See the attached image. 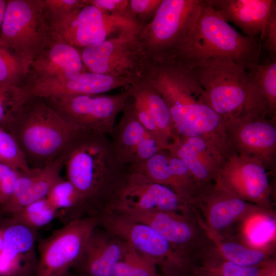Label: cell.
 I'll return each mask as SVG.
<instances>
[{
	"instance_id": "1",
	"label": "cell",
	"mask_w": 276,
	"mask_h": 276,
	"mask_svg": "<svg viewBox=\"0 0 276 276\" xmlns=\"http://www.w3.org/2000/svg\"><path fill=\"white\" fill-rule=\"evenodd\" d=\"M147 79L165 101L179 137H217L223 120L212 109L193 70L185 64L154 63Z\"/></svg>"
},
{
	"instance_id": "2",
	"label": "cell",
	"mask_w": 276,
	"mask_h": 276,
	"mask_svg": "<svg viewBox=\"0 0 276 276\" xmlns=\"http://www.w3.org/2000/svg\"><path fill=\"white\" fill-rule=\"evenodd\" d=\"M67 179L84 198L88 216L96 217L112 200L128 171L112 151L107 135L81 128L66 153Z\"/></svg>"
},
{
	"instance_id": "3",
	"label": "cell",
	"mask_w": 276,
	"mask_h": 276,
	"mask_svg": "<svg viewBox=\"0 0 276 276\" xmlns=\"http://www.w3.org/2000/svg\"><path fill=\"white\" fill-rule=\"evenodd\" d=\"M81 129L67 123L42 98L31 97L6 130L16 140L28 166L39 168L65 155Z\"/></svg>"
},
{
	"instance_id": "4",
	"label": "cell",
	"mask_w": 276,
	"mask_h": 276,
	"mask_svg": "<svg viewBox=\"0 0 276 276\" xmlns=\"http://www.w3.org/2000/svg\"><path fill=\"white\" fill-rule=\"evenodd\" d=\"M260 49L256 37L238 32L204 0L194 26L171 63L192 66L203 60L220 58L247 68L258 63Z\"/></svg>"
},
{
	"instance_id": "5",
	"label": "cell",
	"mask_w": 276,
	"mask_h": 276,
	"mask_svg": "<svg viewBox=\"0 0 276 276\" xmlns=\"http://www.w3.org/2000/svg\"><path fill=\"white\" fill-rule=\"evenodd\" d=\"M202 0H163L153 19L137 33L154 63H171L194 26Z\"/></svg>"
},
{
	"instance_id": "6",
	"label": "cell",
	"mask_w": 276,
	"mask_h": 276,
	"mask_svg": "<svg viewBox=\"0 0 276 276\" xmlns=\"http://www.w3.org/2000/svg\"><path fill=\"white\" fill-rule=\"evenodd\" d=\"M52 34L80 50L139 30L132 16L113 14L88 4L60 14H46Z\"/></svg>"
},
{
	"instance_id": "7",
	"label": "cell",
	"mask_w": 276,
	"mask_h": 276,
	"mask_svg": "<svg viewBox=\"0 0 276 276\" xmlns=\"http://www.w3.org/2000/svg\"><path fill=\"white\" fill-rule=\"evenodd\" d=\"M110 234L154 261L165 276H192L193 264L178 253L168 241L147 224L104 208L96 217Z\"/></svg>"
},
{
	"instance_id": "8",
	"label": "cell",
	"mask_w": 276,
	"mask_h": 276,
	"mask_svg": "<svg viewBox=\"0 0 276 276\" xmlns=\"http://www.w3.org/2000/svg\"><path fill=\"white\" fill-rule=\"evenodd\" d=\"M138 30L123 33L79 50L86 69L135 81L147 78L154 62L138 39Z\"/></svg>"
},
{
	"instance_id": "9",
	"label": "cell",
	"mask_w": 276,
	"mask_h": 276,
	"mask_svg": "<svg viewBox=\"0 0 276 276\" xmlns=\"http://www.w3.org/2000/svg\"><path fill=\"white\" fill-rule=\"evenodd\" d=\"M190 67L206 93L211 107L224 122L241 114L248 84L245 66L216 58L201 61Z\"/></svg>"
},
{
	"instance_id": "10",
	"label": "cell",
	"mask_w": 276,
	"mask_h": 276,
	"mask_svg": "<svg viewBox=\"0 0 276 276\" xmlns=\"http://www.w3.org/2000/svg\"><path fill=\"white\" fill-rule=\"evenodd\" d=\"M106 208L135 221L151 227L174 249L193 265V258L204 251L210 240L202 221L192 212L143 211L109 205Z\"/></svg>"
},
{
	"instance_id": "11",
	"label": "cell",
	"mask_w": 276,
	"mask_h": 276,
	"mask_svg": "<svg viewBox=\"0 0 276 276\" xmlns=\"http://www.w3.org/2000/svg\"><path fill=\"white\" fill-rule=\"evenodd\" d=\"M52 36L43 0H7L1 41L32 61Z\"/></svg>"
},
{
	"instance_id": "12",
	"label": "cell",
	"mask_w": 276,
	"mask_h": 276,
	"mask_svg": "<svg viewBox=\"0 0 276 276\" xmlns=\"http://www.w3.org/2000/svg\"><path fill=\"white\" fill-rule=\"evenodd\" d=\"M130 97L129 87L111 95H81L42 98L69 124L111 136L118 114Z\"/></svg>"
},
{
	"instance_id": "13",
	"label": "cell",
	"mask_w": 276,
	"mask_h": 276,
	"mask_svg": "<svg viewBox=\"0 0 276 276\" xmlns=\"http://www.w3.org/2000/svg\"><path fill=\"white\" fill-rule=\"evenodd\" d=\"M97 225L96 217H82L65 224L41 240L35 276L67 275L80 258Z\"/></svg>"
},
{
	"instance_id": "14",
	"label": "cell",
	"mask_w": 276,
	"mask_h": 276,
	"mask_svg": "<svg viewBox=\"0 0 276 276\" xmlns=\"http://www.w3.org/2000/svg\"><path fill=\"white\" fill-rule=\"evenodd\" d=\"M230 145L239 155L261 161L268 170L276 162L275 118L239 116L224 122Z\"/></svg>"
},
{
	"instance_id": "15",
	"label": "cell",
	"mask_w": 276,
	"mask_h": 276,
	"mask_svg": "<svg viewBox=\"0 0 276 276\" xmlns=\"http://www.w3.org/2000/svg\"><path fill=\"white\" fill-rule=\"evenodd\" d=\"M108 205L143 211L178 213L193 211V206L170 188L128 169Z\"/></svg>"
},
{
	"instance_id": "16",
	"label": "cell",
	"mask_w": 276,
	"mask_h": 276,
	"mask_svg": "<svg viewBox=\"0 0 276 276\" xmlns=\"http://www.w3.org/2000/svg\"><path fill=\"white\" fill-rule=\"evenodd\" d=\"M215 182L245 201L270 208L268 170L258 159L233 154L226 159Z\"/></svg>"
},
{
	"instance_id": "17",
	"label": "cell",
	"mask_w": 276,
	"mask_h": 276,
	"mask_svg": "<svg viewBox=\"0 0 276 276\" xmlns=\"http://www.w3.org/2000/svg\"><path fill=\"white\" fill-rule=\"evenodd\" d=\"M86 71L80 51L52 35L32 60L25 83L72 80Z\"/></svg>"
},
{
	"instance_id": "18",
	"label": "cell",
	"mask_w": 276,
	"mask_h": 276,
	"mask_svg": "<svg viewBox=\"0 0 276 276\" xmlns=\"http://www.w3.org/2000/svg\"><path fill=\"white\" fill-rule=\"evenodd\" d=\"M196 206L204 212L205 229L215 236L237 220L268 210L238 197L216 182L207 188Z\"/></svg>"
},
{
	"instance_id": "19",
	"label": "cell",
	"mask_w": 276,
	"mask_h": 276,
	"mask_svg": "<svg viewBox=\"0 0 276 276\" xmlns=\"http://www.w3.org/2000/svg\"><path fill=\"white\" fill-rule=\"evenodd\" d=\"M8 220L2 228L4 246L0 254V276H35L38 257L35 251L37 233Z\"/></svg>"
},
{
	"instance_id": "20",
	"label": "cell",
	"mask_w": 276,
	"mask_h": 276,
	"mask_svg": "<svg viewBox=\"0 0 276 276\" xmlns=\"http://www.w3.org/2000/svg\"><path fill=\"white\" fill-rule=\"evenodd\" d=\"M135 80L86 71L74 79L64 81L27 83L24 87L29 97L45 98L81 95H101L127 88Z\"/></svg>"
},
{
	"instance_id": "21",
	"label": "cell",
	"mask_w": 276,
	"mask_h": 276,
	"mask_svg": "<svg viewBox=\"0 0 276 276\" xmlns=\"http://www.w3.org/2000/svg\"><path fill=\"white\" fill-rule=\"evenodd\" d=\"M167 150L179 158L202 185L215 182L229 157L214 144L197 137H179Z\"/></svg>"
},
{
	"instance_id": "22",
	"label": "cell",
	"mask_w": 276,
	"mask_h": 276,
	"mask_svg": "<svg viewBox=\"0 0 276 276\" xmlns=\"http://www.w3.org/2000/svg\"><path fill=\"white\" fill-rule=\"evenodd\" d=\"M66 154L41 168L20 171L13 191L7 201L0 205V216H8L25 206L45 198L62 177Z\"/></svg>"
},
{
	"instance_id": "23",
	"label": "cell",
	"mask_w": 276,
	"mask_h": 276,
	"mask_svg": "<svg viewBox=\"0 0 276 276\" xmlns=\"http://www.w3.org/2000/svg\"><path fill=\"white\" fill-rule=\"evenodd\" d=\"M125 246V241L97 226L73 269L78 276H113Z\"/></svg>"
},
{
	"instance_id": "24",
	"label": "cell",
	"mask_w": 276,
	"mask_h": 276,
	"mask_svg": "<svg viewBox=\"0 0 276 276\" xmlns=\"http://www.w3.org/2000/svg\"><path fill=\"white\" fill-rule=\"evenodd\" d=\"M247 69L248 84L246 99L239 116L276 118V60L262 64L257 63Z\"/></svg>"
},
{
	"instance_id": "25",
	"label": "cell",
	"mask_w": 276,
	"mask_h": 276,
	"mask_svg": "<svg viewBox=\"0 0 276 276\" xmlns=\"http://www.w3.org/2000/svg\"><path fill=\"white\" fill-rule=\"evenodd\" d=\"M226 21L240 28L245 35L256 37L261 33V41L274 0H206Z\"/></svg>"
},
{
	"instance_id": "26",
	"label": "cell",
	"mask_w": 276,
	"mask_h": 276,
	"mask_svg": "<svg viewBox=\"0 0 276 276\" xmlns=\"http://www.w3.org/2000/svg\"><path fill=\"white\" fill-rule=\"evenodd\" d=\"M122 112V118L115 126L110 143L119 163L128 168L137 163L145 144L151 135L140 122L130 97Z\"/></svg>"
},
{
	"instance_id": "27",
	"label": "cell",
	"mask_w": 276,
	"mask_h": 276,
	"mask_svg": "<svg viewBox=\"0 0 276 276\" xmlns=\"http://www.w3.org/2000/svg\"><path fill=\"white\" fill-rule=\"evenodd\" d=\"M131 87L142 97L158 129L172 144L178 138L170 110L160 94L146 78L138 80Z\"/></svg>"
},
{
	"instance_id": "28",
	"label": "cell",
	"mask_w": 276,
	"mask_h": 276,
	"mask_svg": "<svg viewBox=\"0 0 276 276\" xmlns=\"http://www.w3.org/2000/svg\"><path fill=\"white\" fill-rule=\"evenodd\" d=\"M46 198L59 212L64 223L82 218L88 214L87 204L78 190L66 178L62 177L52 187Z\"/></svg>"
},
{
	"instance_id": "29",
	"label": "cell",
	"mask_w": 276,
	"mask_h": 276,
	"mask_svg": "<svg viewBox=\"0 0 276 276\" xmlns=\"http://www.w3.org/2000/svg\"><path fill=\"white\" fill-rule=\"evenodd\" d=\"M207 234L215 245V254L222 259L245 267H261L271 262L264 250L233 241L221 240L208 232Z\"/></svg>"
},
{
	"instance_id": "30",
	"label": "cell",
	"mask_w": 276,
	"mask_h": 276,
	"mask_svg": "<svg viewBox=\"0 0 276 276\" xmlns=\"http://www.w3.org/2000/svg\"><path fill=\"white\" fill-rule=\"evenodd\" d=\"M31 61L0 40V86H22Z\"/></svg>"
},
{
	"instance_id": "31",
	"label": "cell",
	"mask_w": 276,
	"mask_h": 276,
	"mask_svg": "<svg viewBox=\"0 0 276 276\" xmlns=\"http://www.w3.org/2000/svg\"><path fill=\"white\" fill-rule=\"evenodd\" d=\"M201 263L194 265L192 276H262L267 265L245 267L221 259L215 254L202 255Z\"/></svg>"
},
{
	"instance_id": "32",
	"label": "cell",
	"mask_w": 276,
	"mask_h": 276,
	"mask_svg": "<svg viewBox=\"0 0 276 276\" xmlns=\"http://www.w3.org/2000/svg\"><path fill=\"white\" fill-rule=\"evenodd\" d=\"M8 216V220L36 231L59 217V212L45 197L32 202Z\"/></svg>"
},
{
	"instance_id": "33",
	"label": "cell",
	"mask_w": 276,
	"mask_h": 276,
	"mask_svg": "<svg viewBox=\"0 0 276 276\" xmlns=\"http://www.w3.org/2000/svg\"><path fill=\"white\" fill-rule=\"evenodd\" d=\"M125 242L124 253L116 265L113 276H158L154 261Z\"/></svg>"
},
{
	"instance_id": "34",
	"label": "cell",
	"mask_w": 276,
	"mask_h": 276,
	"mask_svg": "<svg viewBox=\"0 0 276 276\" xmlns=\"http://www.w3.org/2000/svg\"><path fill=\"white\" fill-rule=\"evenodd\" d=\"M267 211L256 213L246 218L248 221L245 226L244 236L252 248L264 246L274 238L275 221Z\"/></svg>"
},
{
	"instance_id": "35",
	"label": "cell",
	"mask_w": 276,
	"mask_h": 276,
	"mask_svg": "<svg viewBox=\"0 0 276 276\" xmlns=\"http://www.w3.org/2000/svg\"><path fill=\"white\" fill-rule=\"evenodd\" d=\"M29 99L22 86H0V127L6 130Z\"/></svg>"
},
{
	"instance_id": "36",
	"label": "cell",
	"mask_w": 276,
	"mask_h": 276,
	"mask_svg": "<svg viewBox=\"0 0 276 276\" xmlns=\"http://www.w3.org/2000/svg\"><path fill=\"white\" fill-rule=\"evenodd\" d=\"M0 163L20 171L29 170L24 154L13 135L0 127Z\"/></svg>"
},
{
	"instance_id": "37",
	"label": "cell",
	"mask_w": 276,
	"mask_h": 276,
	"mask_svg": "<svg viewBox=\"0 0 276 276\" xmlns=\"http://www.w3.org/2000/svg\"><path fill=\"white\" fill-rule=\"evenodd\" d=\"M163 0H129V9L138 28L147 25L154 16Z\"/></svg>"
},
{
	"instance_id": "38",
	"label": "cell",
	"mask_w": 276,
	"mask_h": 276,
	"mask_svg": "<svg viewBox=\"0 0 276 276\" xmlns=\"http://www.w3.org/2000/svg\"><path fill=\"white\" fill-rule=\"evenodd\" d=\"M20 171L0 163V205L11 196Z\"/></svg>"
},
{
	"instance_id": "39",
	"label": "cell",
	"mask_w": 276,
	"mask_h": 276,
	"mask_svg": "<svg viewBox=\"0 0 276 276\" xmlns=\"http://www.w3.org/2000/svg\"><path fill=\"white\" fill-rule=\"evenodd\" d=\"M263 39H265L264 47L271 60H276V3L267 20L262 40Z\"/></svg>"
},
{
	"instance_id": "40",
	"label": "cell",
	"mask_w": 276,
	"mask_h": 276,
	"mask_svg": "<svg viewBox=\"0 0 276 276\" xmlns=\"http://www.w3.org/2000/svg\"><path fill=\"white\" fill-rule=\"evenodd\" d=\"M46 14L65 13L88 4V0H43Z\"/></svg>"
},
{
	"instance_id": "41",
	"label": "cell",
	"mask_w": 276,
	"mask_h": 276,
	"mask_svg": "<svg viewBox=\"0 0 276 276\" xmlns=\"http://www.w3.org/2000/svg\"><path fill=\"white\" fill-rule=\"evenodd\" d=\"M88 3L109 13L133 17L129 9V0H88Z\"/></svg>"
},
{
	"instance_id": "42",
	"label": "cell",
	"mask_w": 276,
	"mask_h": 276,
	"mask_svg": "<svg viewBox=\"0 0 276 276\" xmlns=\"http://www.w3.org/2000/svg\"><path fill=\"white\" fill-rule=\"evenodd\" d=\"M262 276H276L275 265L274 262H271L267 265Z\"/></svg>"
},
{
	"instance_id": "43",
	"label": "cell",
	"mask_w": 276,
	"mask_h": 276,
	"mask_svg": "<svg viewBox=\"0 0 276 276\" xmlns=\"http://www.w3.org/2000/svg\"><path fill=\"white\" fill-rule=\"evenodd\" d=\"M7 4V0H0V33Z\"/></svg>"
},
{
	"instance_id": "44",
	"label": "cell",
	"mask_w": 276,
	"mask_h": 276,
	"mask_svg": "<svg viewBox=\"0 0 276 276\" xmlns=\"http://www.w3.org/2000/svg\"><path fill=\"white\" fill-rule=\"evenodd\" d=\"M4 246V233L2 228H0V254L2 252Z\"/></svg>"
},
{
	"instance_id": "45",
	"label": "cell",
	"mask_w": 276,
	"mask_h": 276,
	"mask_svg": "<svg viewBox=\"0 0 276 276\" xmlns=\"http://www.w3.org/2000/svg\"><path fill=\"white\" fill-rule=\"evenodd\" d=\"M65 276H78L77 274H72L70 272H69L67 275H66Z\"/></svg>"
},
{
	"instance_id": "46",
	"label": "cell",
	"mask_w": 276,
	"mask_h": 276,
	"mask_svg": "<svg viewBox=\"0 0 276 276\" xmlns=\"http://www.w3.org/2000/svg\"><path fill=\"white\" fill-rule=\"evenodd\" d=\"M158 276H165V275H163L162 274L160 275V274H158Z\"/></svg>"
}]
</instances>
